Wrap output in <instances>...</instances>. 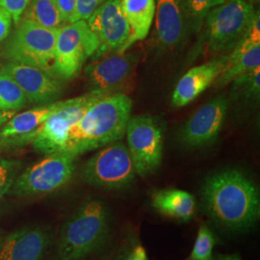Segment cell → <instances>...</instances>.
I'll return each instance as SVG.
<instances>
[{"label":"cell","instance_id":"obj_1","mask_svg":"<svg viewBox=\"0 0 260 260\" xmlns=\"http://www.w3.org/2000/svg\"><path fill=\"white\" fill-rule=\"evenodd\" d=\"M202 199L206 212L224 229L243 231L259 219L258 189L241 171L226 170L207 177Z\"/></svg>","mask_w":260,"mask_h":260},{"label":"cell","instance_id":"obj_2","mask_svg":"<svg viewBox=\"0 0 260 260\" xmlns=\"http://www.w3.org/2000/svg\"><path fill=\"white\" fill-rule=\"evenodd\" d=\"M132 101L123 93L103 96L93 103L71 128L65 148L76 156L120 141L131 117Z\"/></svg>","mask_w":260,"mask_h":260},{"label":"cell","instance_id":"obj_3","mask_svg":"<svg viewBox=\"0 0 260 260\" xmlns=\"http://www.w3.org/2000/svg\"><path fill=\"white\" fill-rule=\"evenodd\" d=\"M111 214L102 200L84 201L63 224L56 260H83L103 248L109 238Z\"/></svg>","mask_w":260,"mask_h":260},{"label":"cell","instance_id":"obj_4","mask_svg":"<svg viewBox=\"0 0 260 260\" xmlns=\"http://www.w3.org/2000/svg\"><path fill=\"white\" fill-rule=\"evenodd\" d=\"M255 10L246 0H224L206 16L198 46L209 55L232 52L240 42Z\"/></svg>","mask_w":260,"mask_h":260},{"label":"cell","instance_id":"obj_5","mask_svg":"<svg viewBox=\"0 0 260 260\" xmlns=\"http://www.w3.org/2000/svg\"><path fill=\"white\" fill-rule=\"evenodd\" d=\"M16 25L1 47L0 56L8 62L35 67L55 76L53 66L59 29L44 27L22 18Z\"/></svg>","mask_w":260,"mask_h":260},{"label":"cell","instance_id":"obj_6","mask_svg":"<svg viewBox=\"0 0 260 260\" xmlns=\"http://www.w3.org/2000/svg\"><path fill=\"white\" fill-rule=\"evenodd\" d=\"M76 157L68 151L47 154L19 173L8 195L30 197L55 192L66 185L74 176Z\"/></svg>","mask_w":260,"mask_h":260},{"label":"cell","instance_id":"obj_7","mask_svg":"<svg viewBox=\"0 0 260 260\" xmlns=\"http://www.w3.org/2000/svg\"><path fill=\"white\" fill-rule=\"evenodd\" d=\"M105 95L108 94L89 92L81 96L68 100L66 105L54 112L40 126L32 131L31 145L34 150L45 155L63 151L69 131L93 103Z\"/></svg>","mask_w":260,"mask_h":260},{"label":"cell","instance_id":"obj_8","mask_svg":"<svg viewBox=\"0 0 260 260\" xmlns=\"http://www.w3.org/2000/svg\"><path fill=\"white\" fill-rule=\"evenodd\" d=\"M99 42L86 20L60 28L57 35L53 73L59 80H70L79 74L84 63L95 53Z\"/></svg>","mask_w":260,"mask_h":260},{"label":"cell","instance_id":"obj_9","mask_svg":"<svg viewBox=\"0 0 260 260\" xmlns=\"http://www.w3.org/2000/svg\"><path fill=\"white\" fill-rule=\"evenodd\" d=\"M136 171L127 146L114 142L90 158L82 170L86 183L105 189H121L131 184Z\"/></svg>","mask_w":260,"mask_h":260},{"label":"cell","instance_id":"obj_10","mask_svg":"<svg viewBox=\"0 0 260 260\" xmlns=\"http://www.w3.org/2000/svg\"><path fill=\"white\" fill-rule=\"evenodd\" d=\"M125 134L136 174L145 177L154 172L163 152L162 130L156 121L147 115L130 117Z\"/></svg>","mask_w":260,"mask_h":260},{"label":"cell","instance_id":"obj_11","mask_svg":"<svg viewBox=\"0 0 260 260\" xmlns=\"http://www.w3.org/2000/svg\"><path fill=\"white\" fill-rule=\"evenodd\" d=\"M121 0H105L87 20L98 39L99 47L92 57L99 60L110 53H124L130 28L121 11Z\"/></svg>","mask_w":260,"mask_h":260},{"label":"cell","instance_id":"obj_12","mask_svg":"<svg viewBox=\"0 0 260 260\" xmlns=\"http://www.w3.org/2000/svg\"><path fill=\"white\" fill-rule=\"evenodd\" d=\"M228 112V100L215 98L202 106L182 126L179 139L188 148H200L212 143L222 129Z\"/></svg>","mask_w":260,"mask_h":260},{"label":"cell","instance_id":"obj_13","mask_svg":"<svg viewBox=\"0 0 260 260\" xmlns=\"http://www.w3.org/2000/svg\"><path fill=\"white\" fill-rule=\"evenodd\" d=\"M137 63L138 56L126 52L114 53L106 58L95 60L85 69L90 92L115 93L118 88L128 81Z\"/></svg>","mask_w":260,"mask_h":260},{"label":"cell","instance_id":"obj_14","mask_svg":"<svg viewBox=\"0 0 260 260\" xmlns=\"http://www.w3.org/2000/svg\"><path fill=\"white\" fill-rule=\"evenodd\" d=\"M0 72L9 75L25 94L28 103L32 104L54 103L63 90L58 78L35 67L7 62Z\"/></svg>","mask_w":260,"mask_h":260},{"label":"cell","instance_id":"obj_15","mask_svg":"<svg viewBox=\"0 0 260 260\" xmlns=\"http://www.w3.org/2000/svg\"><path fill=\"white\" fill-rule=\"evenodd\" d=\"M51 242L49 231L27 225L0 236V260H44Z\"/></svg>","mask_w":260,"mask_h":260},{"label":"cell","instance_id":"obj_16","mask_svg":"<svg viewBox=\"0 0 260 260\" xmlns=\"http://www.w3.org/2000/svg\"><path fill=\"white\" fill-rule=\"evenodd\" d=\"M228 64L229 54H225L189 70L177 82L172 95V105L179 108L192 103L214 83Z\"/></svg>","mask_w":260,"mask_h":260},{"label":"cell","instance_id":"obj_17","mask_svg":"<svg viewBox=\"0 0 260 260\" xmlns=\"http://www.w3.org/2000/svg\"><path fill=\"white\" fill-rule=\"evenodd\" d=\"M155 43L162 49H174L187 35L180 0H155Z\"/></svg>","mask_w":260,"mask_h":260},{"label":"cell","instance_id":"obj_18","mask_svg":"<svg viewBox=\"0 0 260 260\" xmlns=\"http://www.w3.org/2000/svg\"><path fill=\"white\" fill-rule=\"evenodd\" d=\"M121 11L130 28L126 50L149 35L155 16V0H121Z\"/></svg>","mask_w":260,"mask_h":260},{"label":"cell","instance_id":"obj_19","mask_svg":"<svg viewBox=\"0 0 260 260\" xmlns=\"http://www.w3.org/2000/svg\"><path fill=\"white\" fill-rule=\"evenodd\" d=\"M152 206L160 213L187 222L195 214L196 201L190 193L179 189H163L152 196Z\"/></svg>","mask_w":260,"mask_h":260},{"label":"cell","instance_id":"obj_20","mask_svg":"<svg viewBox=\"0 0 260 260\" xmlns=\"http://www.w3.org/2000/svg\"><path fill=\"white\" fill-rule=\"evenodd\" d=\"M22 16V19L31 20L44 27L60 29L65 25L55 0H31Z\"/></svg>","mask_w":260,"mask_h":260},{"label":"cell","instance_id":"obj_21","mask_svg":"<svg viewBox=\"0 0 260 260\" xmlns=\"http://www.w3.org/2000/svg\"><path fill=\"white\" fill-rule=\"evenodd\" d=\"M223 2L224 0H180L186 32L200 33L208 13Z\"/></svg>","mask_w":260,"mask_h":260},{"label":"cell","instance_id":"obj_22","mask_svg":"<svg viewBox=\"0 0 260 260\" xmlns=\"http://www.w3.org/2000/svg\"><path fill=\"white\" fill-rule=\"evenodd\" d=\"M260 66V45L251 47L245 54L229 61L222 74L214 81L216 87L233 82L235 78Z\"/></svg>","mask_w":260,"mask_h":260},{"label":"cell","instance_id":"obj_23","mask_svg":"<svg viewBox=\"0 0 260 260\" xmlns=\"http://www.w3.org/2000/svg\"><path fill=\"white\" fill-rule=\"evenodd\" d=\"M25 94L9 75L0 72V111H18L27 104Z\"/></svg>","mask_w":260,"mask_h":260},{"label":"cell","instance_id":"obj_24","mask_svg":"<svg viewBox=\"0 0 260 260\" xmlns=\"http://www.w3.org/2000/svg\"><path fill=\"white\" fill-rule=\"evenodd\" d=\"M260 45V14L255 11L240 42L229 53V61L236 59L249 51L251 47Z\"/></svg>","mask_w":260,"mask_h":260},{"label":"cell","instance_id":"obj_25","mask_svg":"<svg viewBox=\"0 0 260 260\" xmlns=\"http://www.w3.org/2000/svg\"><path fill=\"white\" fill-rule=\"evenodd\" d=\"M233 90L248 100L258 101L260 94V66L238 76L233 81Z\"/></svg>","mask_w":260,"mask_h":260},{"label":"cell","instance_id":"obj_26","mask_svg":"<svg viewBox=\"0 0 260 260\" xmlns=\"http://www.w3.org/2000/svg\"><path fill=\"white\" fill-rule=\"evenodd\" d=\"M215 237L210 230L202 224L196 237V241L189 257L186 260H212Z\"/></svg>","mask_w":260,"mask_h":260},{"label":"cell","instance_id":"obj_27","mask_svg":"<svg viewBox=\"0 0 260 260\" xmlns=\"http://www.w3.org/2000/svg\"><path fill=\"white\" fill-rule=\"evenodd\" d=\"M24 162L19 159H0V200L8 192L22 171Z\"/></svg>","mask_w":260,"mask_h":260},{"label":"cell","instance_id":"obj_28","mask_svg":"<svg viewBox=\"0 0 260 260\" xmlns=\"http://www.w3.org/2000/svg\"><path fill=\"white\" fill-rule=\"evenodd\" d=\"M105 0H76L75 13L70 23L78 20H88L93 12L98 9Z\"/></svg>","mask_w":260,"mask_h":260},{"label":"cell","instance_id":"obj_29","mask_svg":"<svg viewBox=\"0 0 260 260\" xmlns=\"http://www.w3.org/2000/svg\"><path fill=\"white\" fill-rule=\"evenodd\" d=\"M30 1L31 0H0V7L9 13L14 23L17 24Z\"/></svg>","mask_w":260,"mask_h":260},{"label":"cell","instance_id":"obj_30","mask_svg":"<svg viewBox=\"0 0 260 260\" xmlns=\"http://www.w3.org/2000/svg\"><path fill=\"white\" fill-rule=\"evenodd\" d=\"M55 2L64 24H69L75 13L76 0H55Z\"/></svg>","mask_w":260,"mask_h":260},{"label":"cell","instance_id":"obj_31","mask_svg":"<svg viewBox=\"0 0 260 260\" xmlns=\"http://www.w3.org/2000/svg\"><path fill=\"white\" fill-rule=\"evenodd\" d=\"M12 24V16L6 10L0 7V43L4 42L9 36Z\"/></svg>","mask_w":260,"mask_h":260},{"label":"cell","instance_id":"obj_32","mask_svg":"<svg viewBox=\"0 0 260 260\" xmlns=\"http://www.w3.org/2000/svg\"><path fill=\"white\" fill-rule=\"evenodd\" d=\"M124 260H149V257L146 250L142 246H137L130 251Z\"/></svg>","mask_w":260,"mask_h":260},{"label":"cell","instance_id":"obj_33","mask_svg":"<svg viewBox=\"0 0 260 260\" xmlns=\"http://www.w3.org/2000/svg\"><path fill=\"white\" fill-rule=\"evenodd\" d=\"M15 115H16L15 111H0V128Z\"/></svg>","mask_w":260,"mask_h":260},{"label":"cell","instance_id":"obj_34","mask_svg":"<svg viewBox=\"0 0 260 260\" xmlns=\"http://www.w3.org/2000/svg\"><path fill=\"white\" fill-rule=\"evenodd\" d=\"M212 260H242L237 254H226V255H219Z\"/></svg>","mask_w":260,"mask_h":260},{"label":"cell","instance_id":"obj_35","mask_svg":"<svg viewBox=\"0 0 260 260\" xmlns=\"http://www.w3.org/2000/svg\"><path fill=\"white\" fill-rule=\"evenodd\" d=\"M248 2L253 5V3H255V2H259V0H248Z\"/></svg>","mask_w":260,"mask_h":260}]
</instances>
